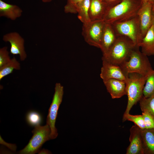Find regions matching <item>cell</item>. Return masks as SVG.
Wrapping results in <instances>:
<instances>
[{"label": "cell", "instance_id": "cell-1", "mask_svg": "<svg viewBox=\"0 0 154 154\" xmlns=\"http://www.w3.org/2000/svg\"><path fill=\"white\" fill-rule=\"evenodd\" d=\"M134 0H122L117 5L109 8L104 18L111 24L125 21L137 16L142 3L138 4Z\"/></svg>", "mask_w": 154, "mask_h": 154}, {"label": "cell", "instance_id": "cell-2", "mask_svg": "<svg viewBox=\"0 0 154 154\" xmlns=\"http://www.w3.org/2000/svg\"><path fill=\"white\" fill-rule=\"evenodd\" d=\"M139 48L136 47L128 58L119 66L126 76L132 73L146 76L154 70L147 56L139 51Z\"/></svg>", "mask_w": 154, "mask_h": 154}, {"label": "cell", "instance_id": "cell-3", "mask_svg": "<svg viewBox=\"0 0 154 154\" xmlns=\"http://www.w3.org/2000/svg\"><path fill=\"white\" fill-rule=\"evenodd\" d=\"M117 36L116 40L108 52L103 55L102 59L119 66L128 58L132 51L137 46L127 37Z\"/></svg>", "mask_w": 154, "mask_h": 154}, {"label": "cell", "instance_id": "cell-4", "mask_svg": "<svg viewBox=\"0 0 154 154\" xmlns=\"http://www.w3.org/2000/svg\"><path fill=\"white\" fill-rule=\"evenodd\" d=\"M150 75L144 76L138 73H132L128 74L126 76L125 82L127 103L124 114L129 113L133 106L139 102L143 96L144 86Z\"/></svg>", "mask_w": 154, "mask_h": 154}, {"label": "cell", "instance_id": "cell-5", "mask_svg": "<svg viewBox=\"0 0 154 154\" xmlns=\"http://www.w3.org/2000/svg\"><path fill=\"white\" fill-rule=\"evenodd\" d=\"M117 35L125 37L130 39L137 47L143 38L139 19L137 15L128 20L112 24Z\"/></svg>", "mask_w": 154, "mask_h": 154}, {"label": "cell", "instance_id": "cell-6", "mask_svg": "<svg viewBox=\"0 0 154 154\" xmlns=\"http://www.w3.org/2000/svg\"><path fill=\"white\" fill-rule=\"evenodd\" d=\"M32 132L33 136L28 144L19 152L20 154H34L38 152L43 144L50 139L51 130L46 124L44 126L40 124L35 126Z\"/></svg>", "mask_w": 154, "mask_h": 154}, {"label": "cell", "instance_id": "cell-7", "mask_svg": "<svg viewBox=\"0 0 154 154\" xmlns=\"http://www.w3.org/2000/svg\"><path fill=\"white\" fill-rule=\"evenodd\" d=\"M63 94V86L60 83H56L52 101L49 109L46 119V124L49 125L51 130L50 139H55L58 135L55 124L58 109L62 101Z\"/></svg>", "mask_w": 154, "mask_h": 154}, {"label": "cell", "instance_id": "cell-8", "mask_svg": "<svg viewBox=\"0 0 154 154\" xmlns=\"http://www.w3.org/2000/svg\"><path fill=\"white\" fill-rule=\"evenodd\" d=\"M105 22L104 20L91 21L83 24L82 33L86 42L90 45L100 48Z\"/></svg>", "mask_w": 154, "mask_h": 154}, {"label": "cell", "instance_id": "cell-9", "mask_svg": "<svg viewBox=\"0 0 154 154\" xmlns=\"http://www.w3.org/2000/svg\"><path fill=\"white\" fill-rule=\"evenodd\" d=\"M152 6L151 1L143 2L137 13L142 38L145 36L152 25Z\"/></svg>", "mask_w": 154, "mask_h": 154}, {"label": "cell", "instance_id": "cell-10", "mask_svg": "<svg viewBox=\"0 0 154 154\" xmlns=\"http://www.w3.org/2000/svg\"><path fill=\"white\" fill-rule=\"evenodd\" d=\"M3 40L10 43V52L11 54H18L21 60H25L27 55L25 50L24 40L19 33L14 32L7 34L3 36Z\"/></svg>", "mask_w": 154, "mask_h": 154}, {"label": "cell", "instance_id": "cell-11", "mask_svg": "<svg viewBox=\"0 0 154 154\" xmlns=\"http://www.w3.org/2000/svg\"><path fill=\"white\" fill-rule=\"evenodd\" d=\"M130 143L126 154H144L141 129L135 124L130 129Z\"/></svg>", "mask_w": 154, "mask_h": 154}, {"label": "cell", "instance_id": "cell-12", "mask_svg": "<svg viewBox=\"0 0 154 154\" xmlns=\"http://www.w3.org/2000/svg\"><path fill=\"white\" fill-rule=\"evenodd\" d=\"M102 60V64L100 76L103 82L111 79L125 81L126 76L119 66Z\"/></svg>", "mask_w": 154, "mask_h": 154}, {"label": "cell", "instance_id": "cell-13", "mask_svg": "<svg viewBox=\"0 0 154 154\" xmlns=\"http://www.w3.org/2000/svg\"><path fill=\"white\" fill-rule=\"evenodd\" d=\"M117 37L112 24L105 23L99 48L102 51L103 55L108 52L116 40Z\"/></svg>", "mask_w": 154, "mask_h": 154}, {"label": "cell", "instance_id": "cell-14", "mask_svg": "<svg viewBox=\"0 0 154 154\" xmlns=\"http://www.w3.org/2000/svg\"><path fill=\"white\" fill-rule=\"evenodd\" d=\"M103 82L112 99L120 98L126 95V85L125 81L111 79Z\"/></svg>", "mask_w": 154, "mask_h": 154}, {"label": "cell", "instance_id": "cell-15", "mask_svg": "<svg viewBox=\"0 0 154 154\" xmlns=\"http://www.w3.org/2000/svg\"><path fill=\"white\" fill-rule=\"evenodd\" d=\"M108 8L102 0H90L89 16L91 21L103 20Z\"/></svg>", "mask_w": 154, "mask_h": 154}, {"label": "cell", "instance_id": "cell-16", "mask_svg": "<svg viewBox=\"0 0 154 154\" xmlns=\"http://www.w3.org/2000/svg\"><path fill=\"white\" fill-rule=\"evenodd\" d=\"M22 11L18 6L7 3L0 0V16L5 17L12 20L21 15Z\"/></svg>", "mask_w": 154, "mask_h": 154}, {"label": "cell", "instance_id": "cell-17", "mask_svg": "<svg viewBox=\"0 0 154 154\" xmlns=\"http://www.w3.org/2000/svg\"><path fill=\"white\" fill-rule=\"evenodd\" d=\"M141 52L147 56L154 55V34L152 26L139 44Z\"/></svg>", "mask_w": 154, "mask_h": 154}, {"label": "cell", "instance_id": "cell-18", "mask_svg": "<svg viewBox=\"0 0 154 154\" xmlns=\"http://www.w3.org/2000/svg\"><path fill=\"white\" fill-rule=\"evenodd\" d=\"M144 154H154V131L141 129Z\"/></svg>", "mask_w": 154, "mask_h": 154}, {"label": "cell", "instance_id": "cell-19", "mask_svg": "<svg viewBox=\"0 0 154 154\" xmlns=\"http://www.w3.org/2000/svg\"><path fill=\"white\" fill-rule=\"evenodd\" d=\"M90 3V0H83L77 8L78 18L83 24L87 23L91 21L89 16Z\"/></svg>", "mask_w": 154, "mask_h": 154}, {"label": "cell", "instance_id": "cell-20", "mask_svg": "<svg viewBox=\"0 0 154 154\" xmlns=\"http://www.w3.org/2000/svg\"><path fill=\"white\" fill-rule=\"evenodd\" d=\"M20 69V64L14 57L9 62L0 67V80L5 76L12 73L14 69Z\"/></svg>", "mask_w": 154, "mask_h": 154}, {"label": "cell", "instance_id": "cell-21", "mask_svg": "<svg viewBox=\"0 0 154 154\" xmlns=\"http://www.w3.org/2000/svg\"><path fill=\"white\" fill-rule=\"evenodd\" d=\"M139 102L142 111H147L154 117V95L148 98L143 96Z\"/></svg>", "mask_w": 154, "mask_h": 154}, {"label": "cell", "instance_id": "cell-22", "mask_svg": "<svg viewBox=\"0 0 154 154\" xmlns=\"http://www.w3.org/2000/svg\"><path fill=\"white\" fill-rule=\"evenodd\" d=\"M154 95V70L148 77L143 90V96L148 98Z\"/></svg>", "mask_w": 154, "mask_h": 154}, {"label": "cell", "instance_id": "cell-23", "mask_svg": "<svg viewBox=\"0 0 154 154\" xmlns=\"http://www.w3.org/2000/svg\"><path fill=\"white\" fill-rule=\"evenodd\" d=\"M127 120L133 122L141 129H146L144 120L142 115H132L129 113L123 114L122 121L124 122Z\"/></svg>", "mask_w": 154, "mask_h": 154}, {"label": "cell", "instance_id": "cell-24", "mask_svg": "<svg viewBox=\"0 0 154 154\" xmlns=\"http://www.w3.org/2000/svg\"><path fill=\"white\" fill-rule=\"evenodd\" d=\"M83 0H67L66 4L64 7L66 13H77L78 6Z\"/></svg>", "mask_w": 154, "mask_h": 154}, {"label": "cell", "instance_id": "cell-25", "mask_svg": "<svg viewBox=\"0 0 154 154\" xmlns=\"http://www.w3.org/2000/svg\"><path fill=\"white\" fill-rule=\"evenodd\" d=\"M146 129L154 131V117L146 111L142 112Z\"/></svg>", "mask_w": 154, "mask_h": 154}, {"label": "cell", "instance_id": "cell-26", "mask_svg": "<svg viewBox=\"0 0 154 154\" xmlns=\"http://www.w3.org/2000/svg\"><path fill=\"white\" fill-rule=\"evenodd\" d=\"M27 119L28 123L31 125H39L41 121V117L38 113L35 112H29L27 115Z\"/></svg>", "mask_w": 154, "mask_h": 154}, {"label": "cell", "instance_id": "cell-27", "mask_svg": "<svg viewBox=\"0 0 154 154\" xmlns=\"http://www.w3.org/2000/svg\"><path fill=\"white\" fill-rule=\"evenodd\" d=\"M7 47L5 46L0 49V67L4 65L11 60Z\"/></svg>", "mask_w": 154, "mask_h": 154}, {"label": "cell", "instance_id": "cell-28", "mask_svg": "<svg viewBox=\"0 0 154 154\" xmlns=\"http://www.w3.org/2000/svg\"><path fill=\"white\" fill-rule=\"evenodd\" d=\"M0 144L5 145L11 151H15L17 149V146L15 144L7 143L5 142L0 136Z\"/></svg>", "mask_w": 154, "mask_h": 154}, {"label": "cell", "instance_id": "cell-29", "mask_svg": "<svg viewBox=\"0 0 154 154\" xmlns=\"http://www.w3.org/2000/svg\"><path fill=\"white\" fill-rule=\"evenodd\" d=\"M109 8L113 7L120 3L122 0H102Z\"/></svg>", "mask_w": 154, "mask_h": 154}, {"label": "cell", "instance_id": "cell-30", "mask_svg": "<svg viewBox=\"0 0 154 154\" xmlns=\"http://www.w3.org/2000/svg\"><path fill=\"white\" fill-rule=\"evenodd\" d=\"M38 154H51V152H50L49 150H48L46 149H42L40 151L38 152Z\"/></svg>", "mask_w": 154, "mask_h": 154}, {"label": "cell", "instance_id": "cell-31", "mask_svg": "<svg viewBox=\"0 0 154 154\" xmlns=\"http://www.w3.org/2000/svg\"><path fill=\"white\" fill-rule=\"evenodd\" d=\"M151 26L154 34V18L153 17Z\"/></svg>", "mask_w": 154, "mask_h": 154}, {"label": "cell", "instance_id": "cell-32", "mask_svg": "<svg viewBox=\"0 0 154 154\" xmlns=\"http://www.w3.org/2000/svg\"><path fill=\"white\" fill-rule=\"evenodd\" d=\"M152 13L153 17L154 18V5H153L152 6Z\"/></svg>", "mask_w": 154, "mask_h": 154}, {"label": "cell", "instance_id": "cell-33", "mask_svg": "<svg viewBox=\"0 0 154 154\" xmlns=\"http://www.w3.org/2000/svg\"><path fill=\"white\" fill-rule=\"evenodd\" d=\"M52 0H42V1L44 3H47L50 2Z\"/></svg>", "mask_w": 154, "mask_h": 154}, {"label": "cell", "instance_id": "cell-34", "mask_svg": "<svg viewBox=\"0 0 154 154\" xmlns=\"http://www.w3.org/2000/svg\"><path fill=\"white\" fill-rule=\"evenodd\" d=\"M152 0H142L143 3L145 2L149 1H151Z\"/></svg>", "mask_w": 154, "mask_h": 154}, {"label": "cell", "instance_id": "cell-35", "mask_svg": "<svg viewBox=\"0 0 154 154\" xmlns=\"http://www.w3.org/2000/svg\"><path fill=\"white\" fill-rule=\"evenodd\" d=\"M151 2L152 3L153 5H154V0H152Z\"/></svg>", "mask_w": 154, "mask_h": 154}]
</instances>
